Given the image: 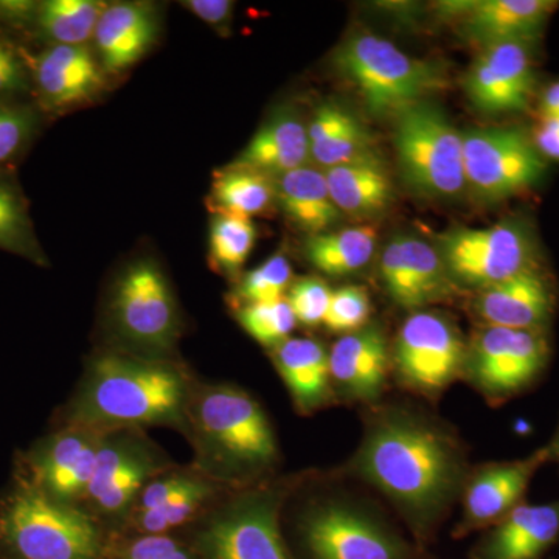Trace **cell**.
Returning <instances> with one entry per match:
<instances>
[{"mask_svg":"<svg viewBox=\"0 0 559 559\" xmlns=\"http://www.w3.org/2000/svg\"><path fill=\"white\" fill-rule=\"evenodd\" d=\"M355 469L421 536L440 520L465 479L457 441L436 423L406 411H390L371 423Z\"/></svg>","mask_w":559,"mask_h":559,"instance_id":"6da1fadb","label":"cell"},{"mask_svg":"<svg viewBox=\"0 0 559 559\" xmlns=\"http://www.w3.org/2000/svg\"><path fill=\"white\" fill-rule=\"evenodd\" d=\"M191 382L171 360L103 355L70 404L69 426L97 433L143 426L186 429Z\"/></svg>","mask_w":559,"mask_h":559,"instance_id":"7a4b0ae2","label":"cell"},{"mask_svg":"<svg viewBox=\"0 0 559 559\" xmlns=\"http://www.w3.org/2000/svg\"><path fill=\"white\" fill-rule=\"evenodd\" d=\"M186 432L210 481L246 487L278 460L274 430L259 401L235 385H191Z\"/></svg>","mask_w":559,"mask_h":559,"instance_id":"3957f363","label":"cell"},{"mask_svg":"<svg viewBox=\"0 0 559 559\" xmlns=\"http://www.w3.org/2000/svg\"><path fill=\"white\" fill-rule=\"evenodd\" d=\"M97 524L22 480L0 507V559H102Z\"/></svg>","mask_w":559,"mask_h":559,"instance_id":"277c9868","label":"cell"},{"mask_svg":"<svg viewBox=\"0 0 559 559\" xmlns=\"http://www.w3.org/2000/svg\"><path fill=\"white\" fill-rule=\"evenodd\" d=\"M334 66L374 117H396L444 84L436 66L369 33L349 36L334 55Z\"/></svg>","mask_w":559,"mask_h":559,"instance_id":"5b68a950","label":"cell"},{"mask_svg":"<svg viewBox=\"0 0 559 559\" xmlns=\"http://www.w3.org/2000/svg\"><path fill=\"white\" fill-rule=\"evenodd\" d=\"M393 145L407 186L432 198H454L466 189L462 132L428 100L395 117Z\"/></svg>","mask_w":559,"mask_h":559,"instance_id":"8992f818","label":"cell"},{"mask_svg":"<svg viewBox=\"0 0 559 559\" xmlns=\"http://www.w3.org/2000/svg\"><path fill=\"white\" fill-rule=\"evenodd\" d=\"M437 241L451 278L471 288H491L539 267L535 234L524 219H507L484 229L454 227Z\"/></svg>","mask_w":559,"mask_h":559,"instance_id":"52a82bcc","label":"cell"},{"mask_svg":"<svg viewBox=\"0 0 559 559\" xmlns=\"http://www.w3.org/2000/svg\"><path fill=\"white\" fill-rule=\"evenodd\" d=\"M462 138L466 187L481 201L510 200L546 175L547 160L522 127L473 128Z\"/></svg>","mask_w":559,"mask_h":559,"instance_id":"ba28073f","label":"cell"},{"mask_svg":"<svg viewBox=\"0 0 559 559\" xmlns=\"http://www.w3.org/2000/svg\"><path fill=\"white\" fill-rule=\"evenodd\" d=\"M285 488L242 492L215 511L197 535L200 559H289L280 533Z\"/></svg>","mask_w":559,"mask_h":559,"instance_id":"9c48e42d","label":"cell"},{"mask_svg":"<svg viewBox=\"0 0 559 559\" xmlns=\"http://www.w3.org/2000/svg\"><path fill=\"white\" fill-rule=\"evenodd\" d=\"M114 325L123 341L146 359H165L178 341V305L164 272L148 260L123 272L114 288Z\"/></svg>","mask_w":559,"mask_h":559,"instance_id":"30bf717a","label":"cell"},{"mask_svg":"<svg viewBox=\"0 0 559 559\" xmlns=\"http://www.w3.org/2000/svg\"><path fill=\"white\" fill-rule=\"evenodd\" d=\"M546 331L485 325L471 352H466L465 367L471 381L492 403H503L525 392L549 364Z\"/></svg>","mask_w":559,"mask_h":559,"instance_id":"8fae6325","label":"cell"},{"mask_svg":"<svg viewBox=\"0 0 559 559\" xmlns=\"http://www.w3.org/2000/svg\"><path fill=\"white\" fill-rule=\"evenodd\" d=\"M393 356L401 381L415 392L433 396L459 377L466 348L450 319L417 311L401 326Z\"/></svg>","mask_w":559,"mask_h":559,"instance_id":"7c38bea8","label":"cell"},{"mask_svg":"<svg viewBox=\"0 0 559 559\" xmlns=\"http://www.w3.org/2000/svg\"><path fill=\"white\" fill-rule=\"evenodd\" d=\"M300 528L311 559H409L407 544L395 532L344 503L314 507Z\"/></svg>","mask_w":559,"mask_h":559,"instance_id":"4fadbf2b","label":"cell"},{"mask_svg":"<svg viewBox=\"0 0 559 559\" xmlns=\"http://www.w3.org/2000/svg\"><path fill=\"white\" fill-rule=\"evenodd\" d=\"M533 44L484 47L465 76V92L485 114H518L532 108L536 92Z\"/></svg>","mask_w":559,"mask_h":559,"instance_id":"5bb4252c","label":"cell"},{"mask_svg":"<svg viewBox=\"0 0 559 559\" xmlns=\"http://www.w3.org/2000/svg\"><path fill=\"white\" fill-rule=\"evenodd\" d=\"M103 436L72 426L53 433L28 455L31 479L25 480L57 502L73 506L83 500Z\"/></svg>","mask_w":559,"mask_h":559,"instance_id":"9a60e30c","label":"cell"},{"mask_svg":"<svg viewBox=\"0 0 559 559\" xmlns=\"http://www.w3.org/2000/svg\"><path fill=\"white\" fill-rule=\"evenodd\" d=\"M550 462L547 447L533 452L528 457L511 462L489 463L471 477L463 495V516L457 536L468 535L474 530L495 527L511 511L524 503L530 481L540 466Z\"/></svg>","mask_w":559,"mask_h":559,"instance_id":"2e32d148","label":"cell"},{"mask_svg":"<svg viewBox=\"0 0 559 559\" xmlns=\"http://www.w3.org/2000/svg\"><path fill=\"white\" fill-rule=\"evenodd\" d=\"M381 278L392 300L417 312L450 297L455 283L439 249L414 237L390 241L381 255Z\"/></svg>","mask_w":559,"mask_h":559,"instance_id":"e0dca14e","label":"cell"},{"mask_svg":"<svg viewBox=\"0 0 559 559\" xmlns=\"http://www.w3.org/2000/svg\"><path fill=\"white\" fill-rule=\"evenodd\" d=\"M555 305L554 286L539 266L479 290L476 311L487 326L547 330Z\"/></svg>","mask_w":559,"mask_h":559,"instance_id":"ac0fdd59","label":"cell"},{"mask_svg":"<svg viewBox=\"0 0 559 559\" xmlns=\"http://www.w3.org/2000/svg\"><path fill=\"white\" fill-rule=\"evenodd\" d=\"M330 378L349 399L370 401L380 396L389 371V345L378 325L344 334L330 352Z\"/></svg>","mask_w":559,"mask_h":559,"instance_id":"d6986e66","label":"cell"},{"mask_svg":"<svg viewBox=\"0 0 559 559\" xmlns=\"http://www.w3.org/2000/svg\"><path fill=\"white\" fill-rule=\"evenodd\" d=\"M555 0H480L469 2L463 16V33L484 47L503 43H538Z\"/></svg>","mask_w":559,"mask_h":559,"instance_id":"ffe728a7","label":"cell"},{"mask_svg":"<svg viewBox=\"0 0 559 559\" xmlns=\"http://www.w3.org/2000/svg\"><path fill=\"white\" fill-rule=\"evenodd\" d=\"M559 538V500L521 503L492 527L473 559H540Z\"/></svg>","mask_w":559,"mask_h":559,"instance_id":"44dd1931","label":"cell"},{"mask_svg":"<svg viewBox=\"0 0 559 559\" xmlns=\"http://www.w3.org/2000/svg\"><path fill=\"white\" fill-rule=\"evenodd\" d=\"M157 35V21L146 3H114L106 7L95 31L103 66L121 72L148 51Z\"/></svg>","mask_w":559,"mask_h":559,"instance_id":"7402d4cb","label":"cell"},{"mask_svg":"<svg viewBox=\"0 0 559 559\" xmlns=\"http://www.w3.org/2000/svg\"><path fill=\"white\" fill-rule=\"evenodd\" d=\"M36 81L44 100L66 108L90 100L103 79L97 61L84 46H55L36 61Z\"/></svg>","mask_w":559,"mask_h":559,"instance_id":"603a6c76","label":"cell"},{"mask_svg":"<svg viewBox=\"0 0 559 559\" xmlns=\"http://www.w3.org/2000/svg\"><path fill=\"white\" fill-rule=\"evenodd\" d=\"M272 359L301 414L329 403L333 393L330 355L320 342L310 337L286 340L274 348Z\"/></svg>","mask_w":559,"mask_h":559,"instance_id":"cb8c5ba5","label":"cell"},{"mask_svg":"<svg viewBox=\"0 0 559 559\" xmlns=\"http://www.w3.org/2000/svg\"><path fill=\"white\" fill-rule=\"evenodd\" d=\"M330 194L341 213L371 216L389 207L393 189L388 168L377 153L323 170Z\"/></svg>","mask_w":559,"mask_h":559,"instance_id":"d4e9b609","label":"cell"},{"mask_svg":"<svg viewBox=\"0 0 559 559\" xmlns=\"http://www.w3.org/2000/svg\"><path fill=\"white\" fill-rule=\"evenodd\" d=\"M310 159L307 127L299 117L282 114L267 121L235 160L234 167L282 176Z\"/></svg>","mask_w":559,"mask_h":559,"instance_id":"484cf974","label":"cell"},{"mask_svg":"<svg viewBox=\"0 0 559 559\" xmlns=\"http://www.w3.org/2000/svg\"><path fill=\"white\" fill-rule=\"evenodd\" d=\"M307 131L310 157L323 170L377 153L369 128L342 106L320 105Z\"/></svg>","mask_w":559,"mask_h":559,"instance_id":"4316f807","label":"cell"},{"mask_svg":"<svg viewBox=\"0 0 559 559\" xmlns=\"http://www.w3.org/2000/svg\"><path fill=\"white\" fill-rule=\"evenodd\" d=\"M274 183L280 207L311 237L325 234L341 219L342 213L331 198L323 170L305 165L277 176Z\"/></svg>","mask_w":559,"mask_h":559,"instance_id":"83f0119b","label":"cell"},{"mask_svg":"<svg viewBox=\"0 0 559 559\" xmlns=\"http://www.w3.org/2000/svg\"><path fill=\"white\" fill-rule=\"evenodd\" d=\"M377 230L371 226L325 231L308 240L305 255L316 270L340 277L367 266L377 249Z\"/></svg>","mask_w":559,"mask_h":559,"instance_id":"f1b7e54d","label":"cell"},{"mask_svg":"<svg viewBox=\"0 0 559 559\" xmlns=\"http://www.w3.org/2000/svg\"><path fill=\"white\" fill-rule=\"evenodd\" d=\"M274 198L275 183L271 176L231 165L215 176L209 209L215 215L250 219L270 207Z\"/></svg>","mask_w":559,"mask_h":559,"instance_id":"f546056e","label":"cell"},{"mask_svg":"<svg viewBox=\"0 0 559 559\" xmlns=\"http://www.w3.org/2000/svg\"><path fill=\"white\" fill-rule=\"evenodd\" d=\"M106 7L97 0H49L38 7V24L57 46H83L95 35Z\"/></svg>","mask_w":559,"mask_h":559,"instance_id":"4dcf8cb0","label":"cell"},{"mask_svg":"<svg viewBox=\"0 0 559 559\" xmlns=\"http://www.w3.org/2000/svg\"><path fill=\"white\" fill-rule=\"evenodd\" d=\"M252 219L215 215L210 224V261L216 270L237 275L255 245Z\"/></svg>","mask_w":559,"mask_h":559,"instance_id":"1f68e13d","label":"cell"},{"mask_svg":"<svg viewBox=\"0 0 559 559\" xmlns=\"http://www.w3.org/2000/svg\"><path fill=\"white\" fill-rule=\"evenodd\" d=\"M213 485L202 476L193 487L165 502L157 509L134 513V525L142 535H167L173 528L187 524L213 496Z\"/></svg>","mask_w":559,"mask_h":559,"instance_id":"d6a6232c","label":"cell"},{"mask_svg":"<svg viewBox=\"0 0 559 559\" xmlns=\"http://www.w3.org/2000/svg\"><path fill=\"white\" fill-rule=\"evenodd\" d=\"M159 469L162 468L156 455L151 451L146 452L110 481L105 492L92 500V506L102 516H124L134 509L135 499H139L142 489L159 473Z\"/></svg>","mask_w":559,"mask_h":559,"instance_id":"836d02e7","label":"cell"},{"mask_svg":"<svg viewBox=\"0 0 559 559\" xmlns=\"http://www.w3.org/2000/svg\"><path fill=\"white\" fill-rule=\"evenodd\" d=\"M148 451L150 448L134 437L119 436L117 432L105 433L95 457L94 474L84 499L90 502L97 499L109 487L110 481Z\"/></svg>","mask_w":559,"mask_h":559,"instance_id":"e575fe53","label":"cell"},{"mask_svg":"<svg viewBox=\"0 0 559 559\" xmlns=\"http://www.w3.org/2000/svg\"><path fill=\"white\" fill-rule=\"evenodd\" d=\"M0 249L39 261L27 209L16 190L0 179Z\"/></svg>","mask_w":559,"mask_h":559,"instance_id":"d590c367","label":"cell"},{"mask_svg":"<svg viewBox=\"0 0 559 559\" xmlns=\"http://www.w3.org/2000/svg\"><path fill=\"white\" fill-rule=\"evenodd\" d=\"M290 280L293 267L289 260L278 253L241 278L234 299L240 307L285 299V290L288 289Z\"/></svg>","mask_w":559,"mask_h":559,"instance_id":"8d00e7d4","label":"cell"},{"mask_svg":"<svg viewBox=\"0 0 559 559\" xmlns=\"http://www.w3.org/2000/svg\"><path fill=\"white\" fill-rule=\"evenodd\" d=\"M238 320L253 340L271 348L289 340V334L297 325L296 316L290 310L286 297L271 304L241 307L238 311Z\"/></svg>","mask_w":559,"mask_h":559,"instance_id":"74e56055","label":"cell"},{"mask_svg":"<svg viewBox=\"0 0 559 559\" xmlns=\"http://www.w3.org/2000/svg\"><path fill=\"white\" fill-rule=\"evenodd\" d=\"M370 318L369 294L360 286H344L331 293L325 326L333 333H353L367 325Z\"/></svg>","mask_w":559,"mask_h":559,"instance_id":"f35d334b","label":"cell"},{"mask_svg":"<svg viewBox=\"0 0 559 559\" xmlns=\"http://www.w3.org/2000/svg\"><path fill=\"white\" fill-rule=\"evenodd\" d=\"M331 290L322 280L314 277L300 278L290 286L288 304L297 322L307 326H318L325 322L329 311Z\"/></svg>","mask_w":559,"mask_h":559,"instance_id":"ab89813d","label":"cell"},{"mask_svg":"<svg viewBox=\"0 0 559 559\" xmlns=\"http://www.w3.org/2000/svg\"><path fill=\"white\" fill-rule=\"evenodd\" d=\"M202 474L186 473V471H173V473L162 474L157 479H151L145 488L140 492L138 507H134V513L140 511L157 509L165 502L193 487L200 480Z\"/></svg>","mask_w":559,"mask_h":559,"instance_id":"60d3db41","label":"cell"},{"mask_svg":"<svg viewBox=\"0 0 559 559\" xmlns=\"http://www.w3.org/2000/svg\"><path fill=\"white\" fill-rule=\"evenodd\" d=\"M32 114L0 106V164L10 160L32 134Z\"/></svg>","mask_w":559,"mask_h":559,"instance_id":"b9f144b4","label":"cell"},{"mask_svg":"<svg viewBox=\"0 0 559 559\" xmlns=\"http://www.w3.org/2000/svg\"><path fill=\"white\" fill-rule=\"evenodd\" d=\"M179 546V540L168 535H142L124 547L119 559H165Z\"/></svg>","mask_w":559,"mask_h":559,"instance_id":"7bdbcfd3","label":"cell"},{"mask_svg":"<svg viewBox=\"0 0 559 559\" xmlns=\"http://www.w3.org/2000/svg\"><path fill=\"white\" fill-rule=\"evenodd\" d=\"M25 86L24 69L13 50L0 40V98Z\"/></svg>","mask_w":559,"mask_h":559,"instance_id":"ee69618b","label":"cell"},{"mask_svg":"<svg viewBox=\"0 0 559 559\" xmlns=\"http://www.w3.org/2000/svg\"><path fill=\"white\" fill-rule=\"evenodd\" d=\"M530 134L544 159L559 162V119L539 117L538 124Z\"/></svg>","mask_w":559,"mask_h":559,"instance_id":"f6af8a7d","label":"cell"},{"mask_svg":"<svg viewBox=\"0 0 559 559\" xmlns=\"http://www.w3.org/2000/svg\"><path fill=\"white\" fill-rule=\"evenodd\" d=\"M183 5L212 25H221L229 21L234 10V2L230 0H189Z\"/></svg>","mask_w":559,"mask_h":559,"instance_id":"bcb514c9","label":"cell"},{"mask_svg":"<svg viewBox=\"0 0 559 559\" xmlns=\"http://www.w3.org/2000/svg\"><path fill=\"white\" fill-rule=\"evenodd\" d=\"M539 117H551L559 119V81L551 83L540 92L538 102Z\"/></svg>","mask_w":559,"mask_h":559,"instance_id":"7dc6e473","label":"cell"},{"mask_svg":"<svg viewBox=\"0 0 559 559\" xmlns=\"http://www.w3.org/2000/svg\"><path fill=\"white\" fill-rule=\"evenodd\" d=\"M35 9V3L32 2H0V11L7 17H25Z\"/></svg>","mask_w":559,"mask_h":559,"instance_id":"c3c4849f","label":"cell"},{"mask_svg":"<svg viewBox=\"0 0 559 559\" xmlns=\"http://www.w3.org/2000/svg\"><path fill=\"white\" fill-rule=\"evenodd\" d=\"M165 559H200V557H198L197 551L187 549V547L180 544L178 549L173 551V554L168 555Z\"/></svg>","mask_w":559,"mask_h":559,"instance_id":"681fc988","label":"cell"},{"mask_svg":"<svg viewBox=\"0 0 559 559\" xmlns=\"http://www.w3.org/2000/svg\"><path fill=\"white\" fill-rule=\"evenodd\" d=\"M547 450H549L550 462H557L559 465V426L554 439H551L550 443L547 444Z\"/></svg>","mask_w":559,"mask_h":559,"instance_id":"f907efd6","label":"cell"}]
</instances>
